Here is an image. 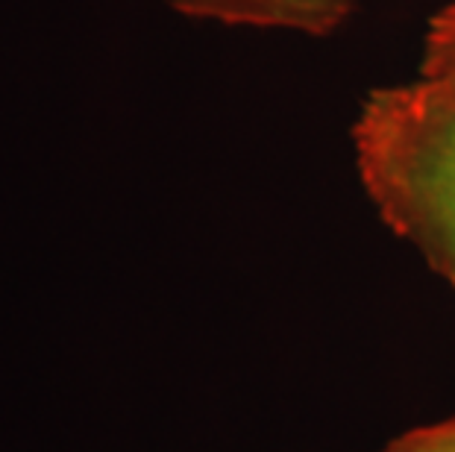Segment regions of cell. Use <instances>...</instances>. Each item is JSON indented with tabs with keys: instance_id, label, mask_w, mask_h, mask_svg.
<instances>
[{
	"instance_id": "7a4b0ae2",
	"label": "cell",
	"mask_w": 455,
	"mask_h": 452,
	"mask_svg": "<svg viewBox=\"0 0 455 452\" xmlns=\"http://www.w3.org/2000/svg\"><path fill=\"white\" fill-rule=\"evenodd\" d=\"M180 15L197 21L297 36H329L347 24L358 0H168Z\"/></svg>"
},
{
	"instance_id": "6da1fadb",
	"label": "cell",
	"mask_w": 455,
	"mask_h": 452,
	"mask_svg": "<svg viewBox=\"0 0 455 452\" xmlns=\"http://www.w3.org/2000/svg\"><path fill=\"white\" fill-rule=\"evenodd\" d=\"M353 147L379 218L455 288V76L373 89Z\"/></svg>"
},
{
	"instance_id": "3957f363",
	"label": "cell",
	"mask_w": 455,
	"mask_h": 452,
	"mask_svg": "<svg viewBox=\"0 0 455 452\" xmlns=\"http://www.w3.org/2000/svg\"><path fill=\"white\" fill-rule=\"evenodd\" d=\"M382 452H455V415L403 432Z\"/></svg>"
}]
</instances>
